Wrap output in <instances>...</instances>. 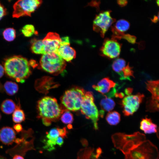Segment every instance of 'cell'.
Returning <instances> with one entry per match:
<instances>
[{
	"mask_svg": "<svg viewBox=\"0 0 159 159\" xmlns=\"http://www.w3.org/2000/svg\"><path fill=\"white\" fill-rule=\"evenodd\" d=\"M42 2V1L39 0L18 1L13 6V17L18 18L24 16H31Z\"/></svg>",
	"mask_w": 159,
	"mask_h": 159,
	"instance_id": "8",
	"label": "cell"
},
{
	"mask_svg": "<svg viewBox=\"0 0 159 159\" xmlns=\"http://www.w3.org/2000/svg\"><path fill=\"white\" fill-rule=\"evenodd\" d=\"M114 28L118 32L123 33L129 29L130 24L129 22L124 19H120L116 23Z\"/></svg>",
	"mask_w": 159,
	"mask_h": 159,
	"instance_id": "25",
	"label": "cell"
},
{
	"mask_svg": "<svg viewBox=\"0 0 159 159\" xmlns=\"http://www.w3.org/2000/svg\"><path fill=\"white\" fill-rule=\"evenodd\" d=\"M85 93L84 90L81 88H72L65 92L61 99V102L69 110H78L81 108Z\"/></svg>",
	"mask_w": 159,
	"mask_h": 159,
	"instance_id": "6",
	"label": "cell"
},
{
	"mask_svg": "<svg viewBox=\"0 0 159 159\" xmlns=\"http://www.w3.org/2000/svg\"><path fill=\"white\" fill-rule=\"evenodd\" d=\"M70 45L69 38L67 36L61 38L60 45Z\"/></svg>",
	"mask_w": 159,
	"mask_h": 159,
	"instance_id": "32",
	"label": "cell"
},
{
	"mask_svg": "<svg viewBox=\"0 0 159 159\" xmlns=\"http://www.w3.org/2000/svg\"><path fill=\"white\" fill-rule=\"evenodd\" d=\"M3 35L6 40L8 42L13 41L16 37V31L13 28H7L4 31Z\"/></svg>",
	"mask_w": 159,
	"mask_h": 159,
	"instance_id": "26",
	"label": "cell"
},
{
	"mask_svg": "<svg viewBox=\"0 0 159 159\" xmlns=\"http://www.w3.org/2000/svg\"><path fill=\"white\" fill-rule=\"evenodd\" d=\"M147 89L152 96L146 103L148 111L154 112L159 110V80L147 81L146 82Z\"/></svg>",
	"mask_w": 159,
	"mask_h": 159,
	"instance_id": "11",
	"label": "cell"
},
{
	"mask_svg": "<svg viewBox=\"0 0 159 159\" xmlns=\"http://www.w3.org/2000/svg\"><path fill=\"white\" fill-rule=\"evenodd\" d=\"M16 132L19 133L23 130V128L22 125L19 123H17L14 125L13 126V128Z\"/></svg>",
	"mask_w": 159,
	"mask_h": 159,
	"instance_id": "34",
	"label": "cell"
},
{
	"mask_svg": "<svg viewBox=\"0 0 159 159\" xmlns=\"http://www.w3.org/2000/svg\"><path fill=\"white\" fill-rule=\"evenodd\" d=\"M6 10L0 3V20L6 14Z\"/></svg>",
	"mask_w": 159,
	"mask_h": 159,
	"instance_id": "33",
	"label": "cell"
},
{
	"mask_svg": "<svg viewBox=\"0 0 159 159\" xmlns=\"http://www.w3.org/2000/svg\"><path fill=\"white\" fill-rule=\"evenodd\" d=\"M114 71L120 76L121 80H131V77H134L132 68L128 63L126 65L125 61L121 58L117 59L114 61L112 64Z\"/></svg>",
	"mask_w": 159,
	"mask_h": 159,
	"instance_id": "14",
	"label": "cell"
},
{
	"mask_svg": "<svg viewBox=\"0 0 159 159\" xmlns=\"http://www.w3.org/2000/svg\"><path fill=\"white\" fill-rule=\"evenodd\" d=\"M111 11L107 10L101 12L96 15L93 22V29L100 33L102 37L110 27L115 21L111 16Z\"/></svg>",
	"mask_w": 159,
	"mask_h": 159,
	"instance_id": "9",
	"label": "cell"
},
{
	"mask_svg": "<svg viewBox=\"0 0 159 159\" xmlns=\"http://www.w3.org/2000/svg\"><path fill=\"white\" fill-rule=\"evenodd\" d=\"M106 119L109 124L116 125L119 123L120 121V115L116 111H110L107 114Z\"/></svg>",
	"mask_w": 159,
	"mask_h": 159,
	"instance_id": "24",
	"label": "cell"
},
{
	"mask_svg": "<svg viewBox=\"0 0 159 159\" xmlns=\"http://www.w3.org/2000/svg\"><path fill=\"white\" fill-rule=\"evenodd\" d=\"M16 107V105L13 100L11 99H7L1 103V109L4 113L9 115L13 112Z\"/></svg>",
	"mask_w": 159,
	"mask_h": 159,
	"instance_id": "21",
	"label": "cell"
},
{
	"mask_svg": "<svg viewBox=\"0 0 159 159\" xmlns=\"http://www.w3.org/2000/svg\"><path fill=\"white\" fill-rule=\"evenodd\" d=\"M29 62L30 66L33 68H35L37 66L36 62L34 60H31Z\"/></svg>",
	"mask_w": 159,
	"mask_h": 159,
	"instance_id": "37",
	"label": "cell"
},
{
	"mask_svg": "<svg viewBox=\"0 0 159 159\" xmlns=\"http://www.w3.org/2000/svg\"><path fill=\"white\" fill-rule=\"evenodd\" d=\"M1 115L0 113V120L1 119Z\"/></svg>",
	"mask_w": 159,
	"mask_h": 159,
	"instance_id": "43",
	"label": "cell"
},
{
	"mask_svg": "<svg viewBox=\"0 0 159 159\" xmlns=\"http://www.w3.org/2000/svg\"><path fill=\"white\" fill-rule=\"evenodd\" d=\"M21 31L23 35L26 37H30L36 33L34 27L32 24L25 25L22 28Z\"/></svg>",
	"mask_w": 159,
	"mask_h": 159,
	"instance_id": "27",
	"label": "cell"
},
{
	"mask_svg": "<svg viewBox=\"0 0 159 159\" xmlns=\"http://www.w3.org/2000/svg\"><path fill=\"white\" fill-rule=\"evenodd\" d=\"M0 159H6L4 156L0 155Z\"/></svg>",
	"mask_w": 159,
	"mask_h": 159,
	"instance_id": "41",
	"label": "cell"
},
{
	"mask_svg": "<svg viewBox=\"0 0 159 159\" xmlns=\"http://www.w3.org/2000/svg\"><path fill=\"white\" fill-rule=\"evenodd\" d=\"M57 129L59 132V135L62 138H65L67 137V131L66 128L64 127L62 128H58Z\"/></svg>",
	"mask_w": 159,
	"mask_h": 159,
	"instance_id": "31",
	"label": "cell"
},
{
	"mask_svg": "<svg viewBox=\"0 0 159 159\" xmlns=\"http://www.w3.org/2000/svg\"><path fill=\"white\" fill-rule=\"evenodd\" d=\"M31 43V49L33 53L43 54L46 53L42 40L34 39L32 40Z\"/></svg>",
	"mask_w": 159,
	"mask_h": 159,
	"instance_id": "20",
	"label": "cell"
},
{
	"mask_svg": "<svg viewBox=\"0 0 159 159\" xmlns=\"http://www.w3.org/2000/svg\"><path fill=\"white\" fill-rule=\"evenodd\" d=\"M158 157L156 146L150 140H146L125 155V159H157Z\"/></svg>",
	"mask_w": 159,
	"mask_h": 159,
	"instance_id": "5",
	"label": "cell"
},
{
	"mask_svg": "<svg viewBox=\"0 0 159 159\" xmlns=\"http://www.w3.org/2000/svg\"><path fill=\"white\" fill-rule=\"evenodd\" d=\"M61 120L63 123L70 125L73 122L74 119L72 113L68 111H67L63 113L61 117Z\"/></svg>",
	"mask_w": 159,
	"mask_h": 159,
	"instance_id": "28",
	"label": "cell"
},
{
	"mask_svg": "<svg viewBox=\"0 0 159 159\" xmlns=\"http://www.w3.org/2000/svg\"><path fill=\"white\" fill-rule=\"evenodd\" d=\"M41 68L51 73H59L66 66L65 61L56 52H50L43 54L40 60Z\"/></svg>",
	"mask_w": 159,
	"mask_h": 159,
	"instance_id": "4",
	"label": "cell"
},
{
	"mask_svg": "<svg viewBox=\"0 0 159 159\" xmlns=\"http://www.w3.org/2000/svg\"><path fill=\"white\" fill-rule=\"evenodd\" d=\"M118 4L121 6H124L127 4V1L125 0H120L117 1Z\"/></svg>",
	"mask_w": 159,
	"mask_h": 159,
	"instance_id": "36",
	"label": "cell"
},
{
	"mask_svg": "<svg viewBox=\"0 0 159 159\" xmlns=\"http://www.w3.org/2000/svg\"><path fill=\"white\" fill-rule=\"evenodd\" d=\"M157 159H158V158Z\"/></svg>",
	"mask_w": 159,
	"mask_h": 159,
	"instance_id": "44",
	"label": "cell"
},
{
	"mask_svg": "<svg viewBox=\"0 0 159 159\" xmlns=\"http://www.w3.org/2000/svg\"><path fill=\"white\" fill-rule=\"evenodd\" d=\"M37 109L39 118L51 121L57 120L63 112L56 99L49 96L38 102Z\"/></svg>",
	"mask_w": 159,
	"mask_h": 159,
	"instance_id": "3",
	"label": "cell"
},
{
	"mask_svg": "<svg viewBox=\"0 0 159 159\" xmlns=\"http://www.w3.org/2000/svg\"><path fill=\"white\" fill-rule=\"evenodd\" d=\"M42 42L45 46L46 53L50 52H57L60 46L61 38L56 33H48Z\"/></svg>",
	"mask_w": 159,
	"mask_h": 159,
	"instance_id": "15",
	"label": "cell"
},
{
	"mask_svg": "<svg viewBox=\"0 0 159 159\" xmlns=\"http://www.w3.org/2000/svg\"><path fill=\"white\" fill-rule=\"evenodd\" d=\"M4 65L6 74L18 82H24L31 73L29 61L26 58L20 55H15L6 59Z\"/></svg>",
	"mask_w": 159,
	"mask_h": 159,
	"instance_id": "1",
	"label": "cell"
},
{
	"mask_svg": "<svg viewBox=\"0 0 159 159\" xmlns=\"http://www.w3.org/2000/svg\"><path fill=\"white\" fill-rule=\"evenodd\" d=\"M12 159H24L22 156L16 154L14 155Z\"/></svg>",
	"mask_w": 159,
	"mask_h": 159,
	"instance_id": "39",
	"label": "cell"
},
{
	"mask_svg": "<svg viewBox=\"0 0 159 159\" xmlns=\"http://www.w3.org/2000/svg\"><path fill=\"white\" fill-rule=\"evenodd\" d=\"M4 90L6 93L9 95H13L16 93L19 90L18 85L11 81H7L4 84Z\"/></svg>",
	"mask_w": 159,
	"mask_h": 159,
	"instance_id": "23",
	"label": "cell"
},
{
	"mask_svg": "<svg viewBox=\"0 0 159 159\" xmlns=\"http://www.w3.org/2000/svg\"><path fill=\"white\" fill-rule=\"evenodd\" d=\"M144 97V95L140 93L135 95H128L124 97L122 100V104L124 115H132L135 112Z\"/></svg>",
	"mask_w": 159,
	"mask_h": 159,
	"instance_id": "10",
	"label": "cell"
},
{
	"mask_svg": "<svg viewBox=\"0 0 159 159\" xmlns=\"http://www.w3.org/2000/svg\"><path fill=\"white\" fill-rule=\"evenodd\" d=\"M4 72L5 70L4 67L0 64V78L3 76Z\"/></svg>",
	"mask_w": 159,
	"mask_h": 159,
	"instance_id": "38",
	"label": "cell"
},
{
	"mask_svg": "<svg viewBox=\"0 0 159 159\" xmlns=\"http://www.w3.org/2000/svg\"><path fill=\"white\" fill-rule=\"evenodd\" d=\"M65 61H71L76 57L75 50L70 46V45H61L57 52Z\"/></svg>",
	"mask_w": 159,
	"mask_h": 159,
	"instance_id": "17",
	"label": "cell"
},
{
	"mask_svg": "<svg viewBox=\"0 0 159 159\" xmlns=\"http://www.w3.org/2000/svg\"><path fill=\"white\" fill-rule=\"evenodd\" d=\"M121 47V44L116 39L106 38L100 49L101 54L110 59L115 58L119 55Z\"/></svg>",
	"mask_w": 159,
	"mask_h": 159,
	"instance_id": "12",
	"label": "cell"
},
{
	"mask_svg": "<svg viewBox=\"0 0 159 159\" xmlns=\"http://www.w3.org/2000/svg\"><path fill=\"white\" fill-rule=\"evenodd\" d=\"M156 2L158 6L159 5V0L156 1Z\"/></svg>",
	"mask_w": 159,
	"mask_h": 159,
	"instance_id": "42",
	"label": "cell"
},
{
	"mask_svg": "<svg viewBox=\"0 0 159 159\" xmlns=\"http://www.w3.org/2000/svg\"><path fill=\"white\" fill-rule=\"evenodd\" d=\"M59 134L57 128H54L51 129L47 133L46 137L48 139L56 140L59 137Z\"/></svg>",
	"mask_w": 159,
	"mask_h": 159,
	"instance_id": "29",
	"label": "cell"
},
{
	"mask_svg": "<svg viewBox=\"0 0 159 159\" xmlns=\"http://www.w3.org/2000/svg\"><path fill=\"white\" fill-rule=\"evenodd\" d=\"M100 106L101 110L99 112V115L101 117L103 118L106 112H110L113 109L115 103L110 98L106 97L101 100Z\"/></svg>",
	"mask_w": 159,
	"mask_h": 159,
	"instance_id": "19",
	"label": "cell"
},
{
	"mask_svg": "<svg viewBox=\"0 0 159 159\" xmlns=\"http://www.w3.org/2000/svg\"><path fill=\"white\" fill-rule=\"evenodd\" d=\"M157 126L153 123L150 118L146 117L142 120L140 123V129L145 134H151L157 132Z\"/></svg>",
	"mask_w": 159,
	"mask_h": 159,
	"instance_id": "18",
	"label": "cell"
},
{
	"mask_svg": "<svg viewBox=\"0 0 159 159\" xmlns=\"http://www.w3.org/2000/svg\"><path fill=\"white\" fill-rule=\"evenodd\" d=\"M117 84L108 77L104 78L96 85L92 86L93 88L106 97L110 98L116 96Z\"/></svg>",
	"mask_w": 159,
	"mask_h": 159,
	"instance_id": "13",
	"label": "cell"
},
{
	"mask_svg": "<svg viewBox=\"0 0 159 159\" xmlns=\"http://www.w3.org/2000/svg\"><path fill=\"white\" fill-rule=\"evenodd\" d=\"M111 138L114 147L125 155L146 140L145 135L139 132L130 135L116 133L112 135Z\"/></svg>",
	"mask_w": 159,
	"mask_h": 159,
	"instance_id": "2",
	"label": "cell"
},
{
	"mask_svg": "<svg viewBox=\"0 0 159 159\" xmlns=\"http://www.w3.org/2000/svg\"><path fill=\"white\" fill-rule=\"evenodd\" d=\"M16 139V132L12 128L6 126L0 129V141L3 144L11 145Z\"/></svg>",
	"mask_w": 159,
	"mask_h": 159,
	"instance_id": "16",
	"label": "cell"
},
{
	"mask_svg": "<svg viewBox=\"0 0 159 159\" xmlns=\"http://www.w3.org/2000/svg\"><path fill=\"white\" fill-rule=\"evenodd\" d=\"M12 118L15 123H19L24 121L25 119V115L23 110L20 108L19 105H16V108L13 112Z\"/></svg>",
	"mask_w": 159,
	"mask_h": 159,
	"instance_id": "22",
	"label": "cell"
},
{
	"mask_svg": "<svg viewBox=\"0 0 159 159\" xmlns=\"http://www.w3.org/2000/svg\"><path fill=\"white\" fill-rule=\"evenodd\" d=\"M56 144L59 146H62L64 143V140L63 138L60 136L56 140Z\"/></svg>",
	"mask_w": 159,
	"mask_h": 159,
	"instance_id": "35",
	"label": "cell"
},
{
	"mask_svg": "<svg viewBox=\"0 0 159 159\" xmlns=\"http://www.w3.org/2000/svg\"><path fill=\"white\" fill-rule=\"evenodd\" d=\"M158 16H155L152 19H151L152 21L154 23H156L158 20Z\"/></svg>",
	"mask_w": 159,
	"mask_h": 159,
	"instance_id": "40",
	"label": "cell"
},
{
	"mask_svg": "<svg viewBox=\"0 0 159 159\" xmlns=\"http://www.w3.org/2000/svg\"><path fill=\"white\" fill-rule=\"evenodd\" d=\"M80 109L82 113L85 115L87 118L92 120L95 129L98 130L99 112L94 103V97L91 92H85Z\"/></svg>",
	"mask_w": 159,
	"mask_h": 159,
	"instance_id": "7",
	"label": "cell"
},
{
	"mask_svg": "<svg viewBox=\"0 0 159 159\" xmlns=\"http://www.w3.org/2000/svg\"><path fill=\"white\" fill-rule=\"evenodd\" d=\"M56 140L48 139L47 141H45V145L44 148L49 151L55 150V148L54 145L56 144Z\"/></svg>",
	"mask_w": 159,
	"mask_h": 159,
	"instance_id": "30",
	"label": "cell"
}]
</instances>
